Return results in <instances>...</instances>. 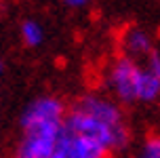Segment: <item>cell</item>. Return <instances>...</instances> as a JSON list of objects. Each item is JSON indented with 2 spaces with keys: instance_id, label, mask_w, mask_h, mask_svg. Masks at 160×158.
I'll return each instance as SVG.
<instances>
[{
  "instance_id": "obj_9",
  "label": "cell",
  "mask_w": 160,
  "mask_h": 158,
  "mask_svg": "<svg viewBox=\"0 0 160 158\" xmlns=\"http://www.w3.org/2000/svg\"><path fill=\"white\" fill-rule=\"evenodd\" d=\"M143 68H145L148 72L156 74V76L160 78V51H156V48H154L152 53H150V57L143 61Z\"/></svg>"
},
{
  "instance_id": "obj_6",
  "label": "cell",
  "mask_w": 160,
  "mask_h": 158,
  "mask_svg": "<svg viewBox=\"0 0 160 158\" xmlns=\"http://www.w3.org/2000/svg\"><path fill=\"white\" fill-rule=\"evenodd\" d=\"M158 99H160V78L143 68L141 80H139V91H137V101L154 103Z\"/></svg>"
},
{
  "instance_id": "obj_10",
  "label": "cell",
  "mask_w": 160,
  "mask_h": 158,
  "mask_svg": "<svg viewBox=\"0 0 160 158\" xmlns=\"http://www.w3.org/2000/svg\"><path fill=\"white\" fill-rule=\"evenodd\" d=\"M65 2V7H70V8H82V7H87L91 0H63Z\"/></svg>"
},
{
  "instance_id": "obj_4",
  "label": "cell",
  "mask_w": 160,
  "mask_h": 158,
  "mask_svg": "<svg viewBox=\"0 0 160 158\" xmlns=\"http://www.w3.org/2000/svg\"><path fill=\"white\" fill-rule=\"evenodd\" d=\"M118 47H120V55L141 63L154 51V42H152V36L143 28H139V25H127L118 36Z\"/></svg>"
},
{
  "instance_id": "obj_1",
  "label": "cell",
  "mask_w": 160,
  "mask_h": 158,
  "mask_svg": "<svg viewBox=\"0 0 160 158\" xmlns=\"http://www.w3.org/2000/svg\"><path fill=\"white\" fill-rule=\"evenodd\" d=\"M65 129L110 156L122 152L131 141V129L127 125L124 112L116 99L101 93H84L68 110Z\"/></svg>"
},
{
  "instance_id": "obj_8",
  "label": "cell",
  "mask_w": 160,
  "mask_h": 158,
  "mask_svg": "<svg viewBox=\"0 0 160 158\" xmlns=\"http://www.w3.org/2000/svg\"><path fill=\"white\" fill-rule=\"evenodd\" d=\"M139 158H160V135H150L141 145Z\"/></svg>"
},
{
  "instance_id": "obj_11",
  "label": "cell",
  "mask_w": 160,
  "mask_h": 158,
  "mask_svg": "<svg viewBox=\"0 0 160 158\" xmlns=\"http://www.w3.org/2000/svg\"><path fill=\"white\" fill-rule=\"evenodd\" d=\"M0 74H2V61H0Z\"/></svg>"
},
{
  "instance_id": "obj_7",
  "label": "cell",
  "mask_w": 160,
  "mask_h": 158,
  "mask_svg": "<svg viewBox=\"0 0 160 158\" xmlns=\"http://www.w3.org/2000/svg\"><path fill=\"white\" fill-rule=\"evenodd\" d=\"M21 40H23L25 47H40L44 42V30L38 21L34 19H25L21 23Z\"/></svg>"
},
{
  "instance_id": "obj_2",
  "label": "cell",
  "mask_w": 160,
  "mask_h": 158,
  "mask_svg": "<svg viewBox=\"0 0 160 158\" xmlns=\"http://www.w3.org/2000/svg\"><path fill=\"white\" fill-rule=\"evenodd\" d=\"M65 103L59 97L42 95L21 112V141L15 158H53L65 129Z\"/></svg>"
},
{
  "instance_id": "obj_5",
  "label": "cell",
  "mask_w": 160,
  "mask_h": 158,
  "mask_svg": "<svg viewBox=\"0 0 160 158\" xmlns=\"http://www.w3.org/2000/svg\"><path fill=\"white\" fill-rule=\"evenodd\" d=\"M53 158H110L101 148H97L95 143L82 139L78 135L70 133L68 129H63V135L59 139Z\"/></svg>"
},
{
  "instance_id": "obj_3",
  "label": "cell",
  "mask_w": 160,
  "mask_h": 158,
  "mask_svg": "<svg viewBox=\"0 0 160 158\" xmlns=\"http://www.w3.org/2000/svg\"><path fill=\"white\" fill-rule=\"evenodd\" d=\"M143 63L128 59L124 55L114 57L112 63L108 65L103 76L105 89L112 93V97L120 103H133L137 101V91H139V80H141Z\"/></svg>"
}]
</instances>
